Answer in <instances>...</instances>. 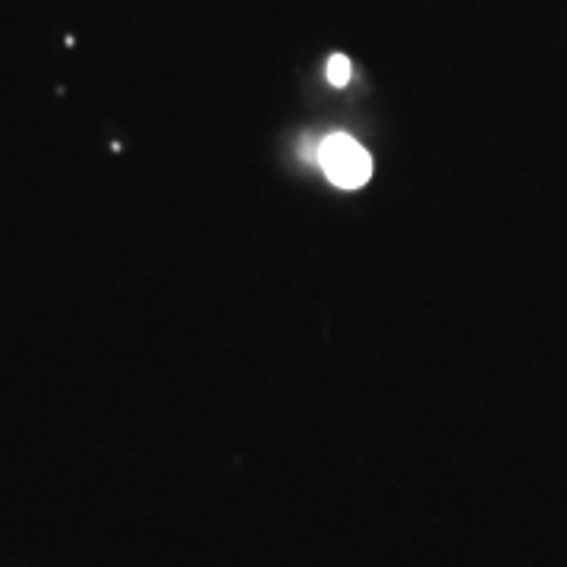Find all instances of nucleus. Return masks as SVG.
I'll return each mask as SVG.
<instances>
[{"mask_svg":"<svg viewBox=\"0 0 567 567\" xmlns=\"http://www.w3.org/2000/svg\"><path fill=\"white\" fill-rule=\"evenodd\" d=\"M319 164H322L324 177L341 186V189H360L372 177V158L363 145L350 140L344 133L328 136L319 148Z\"/></svg>","mask_w":567,"mask_h":567,"instance_id":"obj_1","label":"nucleus"},{"mask_svg":"<svg viewBox=\"0 0 567 567\" xmlns=\"http://www.w3.org/2000/svg\"><path fill=\"white\" fill-rule=\"evenodd\" d=\"M350 76H353V63L347 61L344 54H334V58L328 61V82L341 89V85L350 82Z\"/></svg>","mask_w":567,"mask_h":567,"instance_id":"obj_2","label":"nucleus"}]
</instances>
